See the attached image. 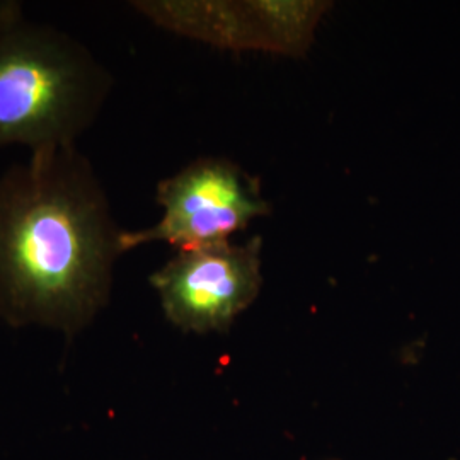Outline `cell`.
<instances>
[{
	"mask_svg": "<svg viewBox=\"0 0 460 460\" xmlns=\"http://www.w3.org/2000/svg\"><path fill=\"white\" fill-rule=\"evenodd\" d=\"M113 77L72 34L21 17L0 30V147H75Z\"/></svg>",
	"mask_w": 460,
	"mask_h": 460,
	"instance_id": "2",
	"label": "cell"
},
{
	"mask_svg": "<svg viewBox=\"0 0 460 460\" xmlns=\"http://www.w3.org/2000/svg\"><path fill=\"white\" fill-rule=\"evenodd\" d=\"M133 9L165 31L224 49L302 57L331 4L319 0H138Z\"/></svg>",
	"mask_w": 460,
	"mask_h": 460,
	"instance_id": "5",
	"label": "cell"
},
{
	"mask_svg": "<svg viewBox=\"0 0 460 460\" xmlns=\"http://www.w3.org/2000/svg\"><path fill=\"white\" fill-rule=\"evenodd\" d=\"M263 241L178 251L152 273L167 321L186 332H226L260 296Z\"/></svg>",
	"mask_w": 460,
	"mask_h": 460,
	"instance_id": "4",
	"label": "cell"
},
{
	"mask_svg": "<svg viewBox=\"0 0 460 460\" xmlns=\"http://www.w3.org/2000/svg\"><path fill=\"white\" fill-rule=\"evenodd\" d=\"M22 16V4L16 0H0V30L16 22Z\"/></svg>",
	"mask_w": 460,
	"mask_h": 460,
	"instance_id": "6",
	"label": "cell"
},
{
	"mask_svg": "<svg viewBox=\"0 0 460 460\" xmlns=\"http://www.w3.org/2000/svg\"><path fill=\"white\" fill-rule=\"evenodd\" d=\"M123 234L77 146L11 165L0 176V319L79 336L110 302Z\"/></svg>",
	"mask_w": 460,
	"mask_h": 460,
	"instance_id": "1",
	"label": "cell"
},
{
	"mask_svg": "<svg viewBox=\"0 0 460 460\" xmlns=\"http://www.w3.org/2000/svg\"><path fill=\"white\" fill-rule=\"evenodd\" d=\"M155 201L161 220L148 229L125 230V252L152 243L178 251L226 243L251 220L270 214L260 181L222 157H201L165 178Z\"/></svg>",
	"mask_w": 460,
	"mask_h": 460,
	"instance_id": "3",
	"label": "cell"
}]
</instances>
